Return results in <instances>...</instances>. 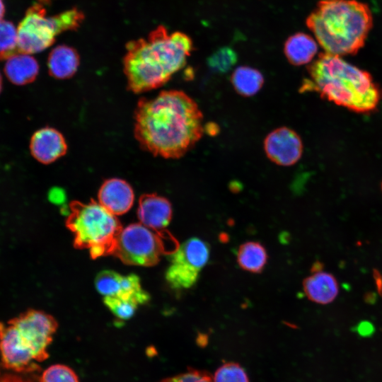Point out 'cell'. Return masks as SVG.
<instances>
[{
    "mask_svg": "<svg viewBox=\"0 0 382 382\" xmlns=\"http://www.w3.org/2000/svg\"><path fill=\"white\" fill-rule=\"evenodd\" d=\"M203 133L202 112L183 91H163L154 98H141L137 104L134 137L144 150L154 156L179 158Z\"/></svg>",
    "mask_w": 382,
    "mask_h": 382,
    "instance_id": "6da1fadb",
    "label": "cell"
},
{
    "mask_svg": "<svg viewBox=\"0 0 382 382\" xmlns=\"http://www.w3.org/2000/svg\"><path fill=\"white\" fill-rule=\"evenodd\" d=\"M123 57L127 88L134 93L158 88L182 69L194 50L191 38L184 33H169L163 25L146 37L129 41Z\"/></svg>",
    "mask_w": 382,
    "mask_h": 382,
    "instance_id": "7a4b0ae2",
    "label": "cell"
},
{
    "mask_svg": "<svg viewBox=\"0 0 382 382\" xmlns=\"http://www.w3.org/2000/svg\"><path fill=\"white\" fill-rule=\"evenodd\" d=\"M309 79L301 90L314 91L335 104L357 112L376 109L381 92L369 73L340 56L323 52L308 67Z\"/></svg>",
    "mask_w": 382,
    "mask_h": 382,
    "instance_id": "3957f363",
    "label": "cell"
},
{
    "mask_svg": "<svg viewBox=\"0 0 382 382\" xmlns=\"http://www.w3.org/2000/svg\"><path fill=\"white\" fill-rule=\"evenodd\" d=\"M306 23L325 52L342 57L364 45L373 17L369 6L357 0H321Z\"/></svg>",
    "mask_w": 382,
    "mask_h": 382,
    "instance_id": "277c9868",
    "label": "cell"
},
{
    "mask_svg": "<svg viewBox=\"0 0 382 382\" xmlns=\"http://www.w3.org/2000/svg\"><path fill=\"white\" fill-rule=\"evenodd\" d=\"M58 327L52 316L30 309L0 322V365L14 372L34 374L49 357L47 348Z\"/></svg>",
    "mask_w": 382,
    "mask_h": 382,
    "instance_id": "5b68a950",
    "label": "cell"
},
{
    "mask_svg": "<svg viewBox=\"0 0 382 382\" xmlns=\"http://www.w3.org/2000/svg\"><path fill=\"white\" fill-rule=\"evenodd\" d=\"M66 226L74 235V247L88 249L93 259L111 255L122 229L116 216L93 199L71 202Z\"/></svg>",
    "mask_w": 382,
    "mask_h": 382,
    "instance_id": "8992f818",
    "label": "cell"
},
{
    "mask_svg": "<svg viewBox=\"0 0 382 382\" xmlns=\"http://www.w3.org/2000/svg\"><path fill=\"white\" fill-rule=\"evenodd\" d=\"M84 18L83 11L76 7L47 16L42 4L34 3L18 25L17 54H31L46 50L57 35L80 28Z\"/></svg>",
    "mask_w": 382,
    "mask_h": 382,
    "instance_id": "52a82bcc",
    "label": "cell"
},
{
    "mask_svg": "<svg viewBox=\"0 0 382 382\" xmlns=\"http://www.w3.org/2000/svg\"><path fill=\"white\" fill-rule=\"evenodd\" d=\"M170 238L165 230L157 231L141 223L132 224L120 232L111 255L126 265L153 266L163 254L170 253L166 244Z\"/></svg>",
    "mask_w": 382,
    "mask_h": 382,
    "instance_id": "ba28073f",
    "label": "cell"
},
{
    "mask_svg": "<svg viewBox=\"0 0 382 382\" xmlns=\"http://www.w3.org/2000/svg\"><path fill=\"white\" fill-rule=\"evenodd\" d=\"M209 255L208 243L197 237L189 238L178 246L169 256L170 265L165 274L170 288L182 290L192 287L207 265Z\"/></svg>",
    "mask_w": 382,
    "mask_h": 382,
    "instance_id": "9c48e42d",
    "label": "cell"
},
{
    "mask_svg": "<svg viewBox=\"0 0 382 382\" xmlns=\"http://www.w3.org/2000/svg\"><path fill=\"white\" fill-rule=\"evenodd\" d=\"M264 149L268 158L282 166H290L299 161L303 153V144L293 129L282 127L274 129L264 140Z\"/></svg>",
    "mask_w": 382,
    "mask_h": 382,
    "instance_id": "30bf717a",
    "label": "cell"
},
{
    "mask_svg": "<svg viewBox=\"0 0 382 382\" xmlns=\"http://www.w3.org/2000/svg\"><path fill=\"white\" fill-rule=\"evenodd\" d=\"M32 156L40 163L50 164L66 154L67 144L56 129L45 127L37 130L30 142Z\"/></svg>",
    "mask_w": 382,
    "mask_h": 382,
    "instance_id": "8fae6325",
    "label": "cell"
},
{
    "mask_svg": "<svg viewBox=\"0 0 382 382\" xmlns=\"http://www.w3.org/2000/svg\"><path fill=\"white\" fill-rule=\"evenodd\" d=\"M98 202L114 215H122L132 207L134 193L132 186L125 180L110 178L101 185L98 194Z\"/></svg>",
    "mask_w": 382,
    "mask_h": 382,
    "instance_id": "7c38bea8",
    "label": "cell"
},
{
    "mask_svg": "<svg viewBox=\"0 0 382 382\" xmlns=\"http://www.w3.org/2000/svg\"><path fill=\"white\" fill-rule=\"evenodd\" d=\"M137 216L145 226L157 231H163L170 222L172 206L163 197L144 194L139 198Z\"/></svg>",
    "mask_w": 382,
    "mask_h": 382,
    "instance_id": "4fadbf2b",
    "label": "cell"
},
{
    "mask_svg": "<svg viewBox=\"0 0 382 382\" xmlns=\"http://www.w3.org/2000/svg\"><path fill=\"white\" fill-rule=\"evenodd\" d=\"M80 57L74 47L60 45L53 48L47 59L48 72L57 79L72 77L78 70Z\"/></svg>",
    "mask_w": 382,
    "mask_h": 382,
    "instance_id": "5bb4252c",
    "label": "cell"
},
{
    "mask_svg": "<svg viewBox=\"0 0 382 382\" xmlns=\"http://www.w3.org/2000/svg\"><path fill=\"white\" fill-rule=\"evenodd\" d=\"M303 287L308 299L320 304L332 302L338 294L336 279L331 274L322 271H318L306 278Z\"/></svg>",
    "mask_w": 382,
    "mask_h": 382,
    "instance_id": "9a60e30c",
    "label": "cell"
},
{
    "mask_svg": "<svg viewBox=\"0 0 382 382\" xmlns=\"http://www.w3.org/2000/svg\"><path fill=\"white\" fill-rule=\"evenodd\" d=\"M4 73L7 79L18 86L26 85L35 80L39 73L36 59L28 54L18 53L6 59Z\"/></svg>",
    "mask_w": 382,
    "mask_h": 382,
    "instance_id": "2e32d148",
    "label": "cell"
},
{
    "mask_svg": "<svg viewBox=\"0 0 382 382\" xmlns=\"http://www.w3.org/2000/svg\"><path fill=\"white\" fill-rule=\"evenodd\" d=\"M317 51V42L311 36L303 33L291 35L284 46V52L287 60L295 66L310 63Z\"/></svg>",
    "mask_w": 382,
    "mask_h": 382,
    "instance_id": "e0dca14e",
    "label": "cell"
},
{
    "mask_svg": "<svg viewBox=\"0 0 382 382\" xmlns=\"http://www.w3.org/2000/svg\"><path fill=\"white\" fill-rule=\"evenodd\" d=\"M231 83L241 96L250 97L255 95L262 87L264 77L257 69L248 66L237 67L231 74Z\"/></svg>",
    "mask_w": 382,
    "mask_h": 382,
    "instance_id": "ac0fdd59",
    "label": "cell"
},
{
    "mask_svg": "<svg viewBox=\"0 0 382 382\" xmlns=\"http://www.w3.org/2000/svg\"><path fill=\"white\" fill-rule=\"evenodd\" d=\"M267 261V253L260 243L248 241L241 245L237 252V262L244 270L261 272Z\"/></svg>",
    "mask_w": 382,
    "mask_h": 382,
    "instance_id": "d6986e66",
    "label": "cell"
},
{
    "mask_svg": "<svg viewBox=\"0 0 382 382\" xmlns=\"http://www.w3.org/2000/svg\"><path fill=\"white\" fill-rule=\"evenodd\" d=\"M238 61L236 52L228 46L219 47L207 59L209 68L214 73L225 74L236 64Z\"/></svg>",
    "mask_w": 382,
    "mask_h": 382,
    "instance_id": "ffe728a7",
    "label": "cell"
},
{
    "mask_svg": "<svg viewBox=\"0 0 382 382\" xmlns=\"http://www.w3.org/2000/svg\"><path fill=\"white\" fill-rule=\"evenodd\" d=\"M17 54V28L8 21H0V60Z\"/></svg>",
    "mask_w": 382,
    "mask_h": 382,
    "instance_id": "44dd1931",
    "label": "cell"
},
{
    "mask_svg": "<svg viewBox=\"0 0 382 382\" xmlns=\"http://www.w3.org/2000/svg\"><path fill=\"white\" fill-rule=\"evenodd\" d=\"M122 276L112 270L99 272L95 279L97 291L104 296H117L121 288Z\"/></svg>",
    "mask_w": 382,
    "mask_h": 382,
    "instance_id": "7402d4cb",
    "label": "cell"
},
{
    "mask_svg": "<svg viewBox=\"0 0 382 382\" xmlns=\"http://www.w3.org/2000/svg\"><path fill=\"white\" fill-rule=\"evenodd\" d=\"M103 301L110 311L122 320L132 318L139 306L134 300L118 296H104Z\"/></svg>",
    "mask_w": 382,
    "mask_h": 382,
    "instance_id": "603a6c76",
    "label": "cell"
},
{
    "mask_svg": "<svg viewBox=\"0 0 382 382\" xmlns=\"http://www.w3.org/2000/svg\"><path fill=\"white\" fill-rule=\"evenodd\" d=\"M213 382H249L243 367L235 362H226L219 366L212 376Z\"/></svg>",
    "mask_w": 382,
    "mask_h": 382,
    "instance_id": "cb8c5ba5",
    "label": "cell"
},
{
    "mask_svg": "<svg viewBox=\"0 0 382 382\" xmlns=\"http://www.w3.org/2000/svg\"><path fill=\"white\" fill-rule=\"evenodd\" d=\"M40 382H79L75 371L66 365L54 364L46 369Z\"/></svg>",
    "mask_w": 382,
    "mask_h": 382,
    "instance_id": "d4e9b609",
    "label": "cell"
},
{
    "mask_svg": "<svg viewBox=\"0 0 382 382\" xmlns=\"http://www.w3.org/2000/svg\"><path fill=\"white\" fill-rule=\"evenodd\" d=\"M160 382H213L212 376L207 371L188 369L187 371L168 377Z\"/></svg>",
    "mask_w": 382,
    "mask_h": 382,
    "instance_id": "484cf974",
    "label": "cell"
},
{
    "mask_svg": "<svg viewBox=\"0 0 382 382\" xmlns=\"http://www.w3.org/2000/svg\"><path fill=\"white\" fill-rule=\"evenodd\" d=\"M6 370L0 365V382H34L31 376Z\"/></svg>",
    "mask_w": 382,
    "mask_h": 382,
    "instance_id": "4316f807",
    "label": "cell"
},
{
    "mask_svg": "<svg viewBox=\"0 0 382 382\" xmlns=\"http://www.w3.org/2000/svg\"><path fill=\"white\" fill-rule=\"evenodd\" d=\"M6 8L4 0H0V21L5 14Z\"/></svg>",
    "mask_w": 382,
    "mask_h": 382,
    "instance_id": "83f0119b",
    "label": "cell"
},
{
    "mask_svg": "<svg viewBox=\"0 0 382 382\" xmlns=\"http://www.w3.org/2000/svg\"><path fill=\"white\" fill-rule=\"evenodd\" d=\"M1 90H2V77L0 73V93L1 92Z\"/></svg>",
    "mask_w": 382,
    "mask_h": 382,
    "instance_id": "f1b7e54d",
    "label": "cell"
},
{
    "mask_svg": "<svg viewBox=\"0 0 382 382\" xmlns=\"http://www.w3.org/2000/svg\"><path fill=\"white\" fill-rule=\"evenodd\" d=\"M381 188H382V185H381Z\"/></svg>",
    "mask_w": 382,
    "mask_h": 382,
    "instance_id": "f546056e",
    "label": "cell"
}]
</instances>
